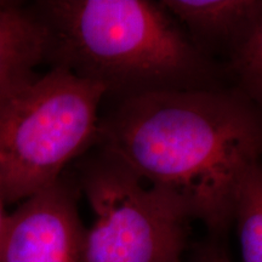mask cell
<instances>
[{
  "label": "cell",
  "instance_id": "obj_6",
  "mask_svg": "<svg viewBox=\"0 0 262 262\" xmlns=\"http://www.w3.org/2000/svg\"><path fill=\"white\" fill-rule=\"evenodd\" d=\"M169 15L205 56L222 66L262 17V0H162Z\"/></svg>",
  "mask_w": 262,
  "mask_h": 262
},
{
  "label": "cell",
  "instance_id": "obj_5",
  "mask_svg": "<svg viewBox=\"0 0 262 262\" xmlns=\"http://www.w3.org/2000/svg\"><path fill=\"white\" fill-rule=\"evenodd\" d=\"M77 183L62 176L9 215L0 262H83Z\"/></svg>",
  "mask_w": 262,
  "mask_h": 262
},
{
  "label": "cell",
  "instance_id": "obj_10",
  "mask_svg": "<svg viewBox=\"0 0 262 262\" xmlns=\"http://www.w3.org/2000/svg\"><path fill=\"white\" fill-rule=\"evenodd\" d=\"M185 262H232L227 248L225 245V238L214 237L208 234L204 241L194 245Z\"/></svg>",
  "mask_w": 262,
  "mask_h": 262
},
{
  "label": "cell",
  "instance_id": "obj_9",
  "mask_svg": "<svg viewBox=\"0 0 262 262\" xmlns=\"http://www.w3.org/2000/svg\"><path fill=\"white\" fill-rule=\"evenodd\" d=\"M225 70L232 86L262 106V17Z\"/></svg>",
  "mask_w": 262,
  "mask_h": 262
},
{
  "label": "cell",
  "instance_id": "obj_2",
  "mask_svg": "<svg viewBox=\"0 0 262 262\" xmlns=\"http://www.w3.org/2000/svg\"><path fill=\"white\" fill-rule=\"evenodd\" d=\"M47 34L45 61L101 85L116 100L231 85L178 22L149 0H47L31 5Z\"/></svg>",
  "mask_w": 262,
  "mask_h": 262
},
{
  "label": "cell",
  "instance_id": "obj_1",
  "mask_svg": "<svg viewBox=\"0 0 262 262\" xmlns=\"http://www.w3.org/2000/svg\"><path fill=\"white\" fill-rule=\"evenodd\" d=\"M95 147L226 238L239 182L262 160V106L232 85L120 98L101 114Z\"/></svg>",
  "mask_w": 262,
  "mask_h": 262
},
{
  "label": "cell",
  "instance_id": "obj_7",
  "mask_svg": "<svg viewBox=\"0 0 262 262\" xmlns=\"http://www.w3.org/2000/svg\"><path fill=\"white\" fill-rule=\"evenodd\" d=\"M47 34L31 5L0 2V98L37 77L45 61Z\"/></svg>",
  "mask_w": 262,
  "mask_h": 262
},
{
  "label": "cell",
  "instance_id": "obj_4",
  "mask_svg": "<svg viewBox=\"0 0 262 262\" xmlns=\"http://www.w3.org/2000/svg\"><path fill=\"white\" fill-rule=\"evenodd\" d=\"M77 187L93 209L83 262H185L192 217L178 196L147 185L101 149L81 157Z\"/></svg>",
  "mask_w": 262,
  "mask_h": 262
},
{
  "label": "cell",
  "instance_id": "obj_3",
  "mask_svg": "<svg viewBox=\"0 0 262 262\" xmlns=\"http://www.w3.org/2000/svg\"><path fill=\"white\" fill-rule=\"evenodd\" d=\"M101 85L51 68L0 98V188L24 202L56 183L96 145Z\"/></svg>",
  "mask_w": 262,
  "mask_h": 262
},
{
  "label": "cell",
  "instance_id": "obj_8",
  "mask_svg": "<svg viewBox=\"0 0 262 262\" xmlns=\"http://www.w3.org/2000/svg\"><path fill=\"white\" fill-rule=\"evenodd\" d=\"M244 262H262V160L254 163L239 182L233 206Z\"/></svg>",
  "mask_w": 262,
  "mask_h": 262
},
{
  "label": "cell",
  "instance_id": "obj_11",
  "mask_svg": "<svg viewBox=\"0 0 262 262\" xmlns=\"http://www.w3.org/2000/svg\"><path fill=\"white\" fill-rule=\"evenodd\" d=\"M5 198L3 195L2 188H0V243H2L3 235H4L6 224H8V217L9 215H6L5 212Z\"/></svg>",
  "mask_w": 262,
  "mask_h": 262
}]
</instances>
